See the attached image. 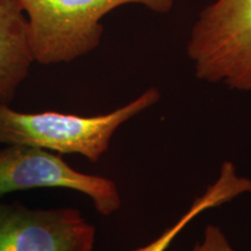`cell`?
<instances>
[{
	"label": "cell",
	"instance_id": "ba28073f",
	"mask_svg": "<svg viewBox=\"0 0 251 251\" xmlns=\"http://www.w3.org/2000/svg\"><path fill=\"white\" fill-rule=\"evenodd\" d=\"M191 251H236L231 247L222 229L215 225H207L202 240Z\"/></svg>",
	"mask_w": 251,
	"mask_h": 251
},
{
	"label": "cell",
	"instance_id": "5b68a950",
	"mask_svg": "<svg viewBox=\"0 0 251 251\" xmlns=\"http://www.w3.org/2000/svg\"><path fill=\"white\" fill-rule=\"evenodd\" d=\"M96 227L72 207L0 202V251H94Z\"/></svg>",
	"mask_w": 251,
	"mask_h": 251
},
{
	"label": "cell",
	"instance_id": "7a4b0ae2",
	"mask_svg": "<svg viewBox=\"0 0 251 251\" xmlns=\"http://www.w3.org/2000/svg\"><path fill=\"white\" fill-rule=\"evenodd\" d=\"M28 21L34 61L43 65L70 63L98 48L102 18L125 5L157 14L172 11L176 0H18Z\"/></svg>",
	"mask_w": 251,
	"mask_h": 251
},
{
	"label": "cell",
	"instance_id": "52a82bcc",
	"mask_svg": "<svg viewBox=\"0 0 251 251\" xmlns=\"http://www.w3.org/2000/svg\"><path fill=\"white\" fill-rule=\"evenodd\" d=\"M243 194H251V178L238 174L233 162L225 161L220 166L219 175L213 184L206 188L201 196L196 198L190 208L174 225L150 243L133 251H166L194 219L199 218L203 212L233 201Z\"/></svg>",
	"mask_w": 251,
	"mask_h": 251
},
{
	"label": "cell",
	"instance_id": "3957f363",
	"mask_svg": "<svg viewBox=\"0 0 251 251\" xmlns=\"http://www.w3.org/2000/svg\"><path fill=\"white\" fill-rule=\"evenodd\" d=\"M199 80L251 92V0H214L200 12L186 46Z\"/></svg>",
	"mask_w": 251,
	"mask_h": 251
},
{
	"label": "cell",
	"instance_id": "277c9868",
	"mask_svg": "<svg viewBox=\"0 0 251 251\" xmlns=\"http://www.w3.org/2000/svg\"><path fill=\"white\" fill-rule=\"evenodd\" d=\"M33 188H64L85 194L102 216L114 214L121 207L114 181L71 168L59 153L21 144L0 148V197Z\"/></svg>",
	"mask_w": 251,
	"mask_h": 251
},
{
	"label": "cell",
	"instance_id": "8992f818",
	"mask_svg": "<svg viewBox=\"0 0 251 251\" xmlns=\"http://www.w3.org/2000/svg\"><path fill=\"white\" fill-rule=\"evenodd\" d=\"M35 62L28 21L18 0H0V105H9Z\"/></svg>",
	"mask_w": 251,
	"mask_h": 251
},
{
	"label": "cell",
	"instance_id": "6da1fadb",
	"mask_svg": "<svg viewBox=\"0 0 251 251\" xmlns=\"http://www.w3.org/2000/svg\"><path fill=\"white\" fill-rule=\"evenodd\" d=\"M161 100L150 86L136 98L105 114L83 117L59 112L23 113L0 105V144H21L69 155H80L97 163L108 151L122 125Z\"/></svg>",
	"mask_w": 251,
	"mask_h": 251
}]
</instances>
